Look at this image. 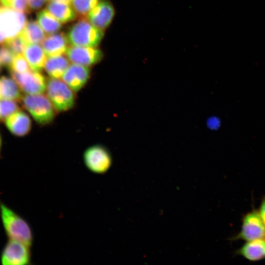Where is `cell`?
<instances>
[{
  "label": "cell",
  "mask_w": 265,
  "mask_h": 265,
  "mask_svg": "<svg viewBox=\"0 0 265 265\" xmlns=\"http://www.w3.org/2000/svg\"><path fill=\"white\" fill-rule=\"evenodd\" d=\"M250 262H258L265 259V238L257 239L246 242L236 252Z\"/></svg>",
  "instance_id": "cell-14"
},
{
  "label": "cell",
  "mask_w": 265,
  "mask_h": 265,
  "mask_svg": "<svg viewBox=\"0 0 265 265\" xmlns=\"http://www.w3.org/2000/svg\"><path fill=\"white\" fill-rule=\"evenodd\" d=\"M20 110L15 101L0 99V122L3 121L13 113Z\"/></svg>",
  "instance_id": "cell-23"
},
{
  "label": "cell",
  "mask_w": 265,
  "mask_h": 265,
  "mask_svg": "<svg viewBox=\"0 0 265 265\" xmlns=\"http://www.w3.org/2000/svg\"><path fill=\"white\" fill-rule=\"evenodd\" d=\"M5 121L8 130L17 136L27 134L31 128V121L29 116L20 110L10 115Z\"/></svg>",
  "instance_id": "cell-13"
},
{
  "label": "cell",
  "mask_w": 265,
  "mask_h": 265,
  "mask_svg": "<svg viewBox=\"0 0 265 265\" xmlns=\"http://www.w3.org/2000/svg\"><path fill=\"white\" fill-rule=\"evenodd\" d=\"M22 98L20 87L14 79L5 76L0 78V99L21 101Z\"/></svg>",
  "instance_id": "cell-20"
},
{
  "label": "cell",
  "mask_w": 265,
  "mask_h": 265,
  "mask_svg": "<svg viewBox=\"0 0 265 265\" xmlns=\"http://www.w3.org/2000/svg\"><path fill=\"white\" fill-rule=\"evenodd\" d=\"M90 75L89 67L73 63L62 75V80L74 92H78L87 83Z\"/></svg>",
  "instance_id": "cell-12"
},
{
  "label": "cell",
  "mask_w": 265,
  "mask_h": 265,
  "mask_svg": "<svg viewBox=\"0 0 265 265\" xmlns=\"http://www.w3.org/2000/svg\"><path fill=\"white\" fill-rule=\"evenodd\" d=\"M27 23L25 13L0 6V45L19 36Z\"/></svg>",
  "instance_id": "cell-3"
},
{
  "label": "cell",
  "mask_w": 265,
  "mask_h": 265,
  "mask_svg": "<svg viewBox=\"0 0 265 265\" xmlns=\"http://www.w3.org/2000/svg\"><path fill=\"white\" fill-rule=\"evenodd\" d=\"M30 246L17 240L9 239L0 254L2 265H29L31 259Z\"/></svg>",
  "instance_id": "cell-7"
},
{
  "label": "cell",
  "mask_w": 265,
  "mask_h": 265,
  "mask_svg": "<svg viewBox=\"0 0 265 265\" xmlns=\"http://www.w3.org/2000/svg\"><path fill=\"white\" fill-rule=\"evenodd\" d=\"M20 36L26 45L41 43L46 37L42 27L34 21L26 23Z\"/></svg>",
  "instance_id": "cell-19"
},
{
  "label": "cell",
  "mask_w": 265,
  "mask_h": 265,
  "mask_svg": "<svg viewBox=\"0 0 265 265\" xmlns=\"http://www.w3.org/2000/svg\"><path fill=\"white\" fill-rule=\"evenodd\" d=\"M1 145H2L1 138L0 135V158H1Z\"/></svg>",
  "instance_id": "cell-31"
},
{
  "label": "cell",
  "mask_w": 265,
  "mask_h": 265,
  "mask_svg": "<svg viewBox=\"0 0 265 265\" xmlns=\"http://www.w3.org/2000/svg\"><path fill=\"white\" fill-rule=\"evenodd\" d=\"M46 91L55 111H67L75 105L74 91L59 79H49L47 80Z\"/></svg>",
  "instance_id": "cell-5"
},
{
  "label": "cell",
  "mask_w": 265,
  "mask_h": 265,
  "mask_svg": "<svg viewBox=\"0 0 265 265\" xmlns=\"http://www.w3.org/2000/svg\"><path fill=\"white\" fill-rule=\"evenodd\" d=\"M10 74L20 88L27 94H41L46 91L47 80L40 72L30 70L18 73L10 71Z\"/></svg>",
  "instance_id": "cell-9"
},
{
  "label": "cell",
  "mask_w": 265,
  "mask_h": 265,
  "mask_svg": "<svg viewBox=\"0 0 265 265\" xmlns=\"http://www.w3.org/2000/svg\"><path fill=\"white\" fill-rule=\"evenodd\" d=\"M48 0H28L30 11H35L41 9Z\"/></svg>",
  "instance_id": "cell-28"
},
{
  "label": "cell",
  "mask_w": 265,
  "mask_h": 265,
  "mask_svg": "<svg viewBox=\"0 0 265 265\" xmlns=\"http://www.w3.org/2000/svg\"><path fill=\"white\" fill-rule=\"evenodd\" d=\"M41 44L48 57L59 55L65 53L68 42L67 36L60 32L48 35Z\"/></svg>",
  "instance_id": "cell-15"
},
{
  "label": "cell",
  "mask_w": 265,
  "mask_h": 265,
  "mask_svg": "<svg viewBox=\"0 0 265 265\" xmlns=\"http://www.w3.org/2000/svg\"><path fill=\"white\" fill-rule=\"evenodd\" d=\"M23 55L31 70L40 72L44 68L47 56L42 47L38 44L27 45Z\"/></svg>",
  "instance_id": "cell-16"
},
{
  "label": "cell",
  "mask_w": 265,
  "mask_h": 265,
  "mask_svg": "<svg viewBox=\"0 0 265 265\" xmlns=\"http://www.w3.org/2000/svg\"><path fill=\"white\" fill-rule=\"evenodd\" d=\"M66 36L72 46L96 48L104 36V31L81 19L70 28Z\"/></svg>",
  "instance_id": "cell-2"
},
{
  "label": "cell",
  "mask_w": 265,
  "mask_h": 265,
  "mask_svg": "<svg viewBox=\"0 0 265 265\" xmlns=\"http://www.w3.org/2000/svg\"><path fill=\"white\" fill-rule=\"evenodd\" d=\"M83 160L86 167L96 174H104L110 167L112 157L104 146L96 144L87 148L83 154Z\"/></svg>",
  "instance_id": "cell-8"
},
{
  "label": "cell",
  "mask_w": 265,
  "mask_h": 265,
  "mask_svg": "<svg viewBox=\"0 0 265 265\" xmlns=\"http://www.w3.org/2000/svg\"><path fill=\"white\" fill-rule=\"evenodd\" d=\"M36 18L38 23L47 35L57 32L62 27L61 23L46 9L38 12Z\"/></svg>",
  "instance_id": "cell-21"
},
{
  "label": "cell",
  "mask_w": 265,
  "mask_h": 265,
  "mask_svg": "<svg viewBox=\"0 0 265 265\" xmlns=\"http://www.w3.org/2000/svg\"><path fill=\"white\" fill-rule=\"evenodd\" d=\"M46 9L61 23L64 24L75 20L76 13L71 4L51 0Z\"/></svg>",
  "instance_id": "cell-17"
},
{
  "label": "cell",
  "mask_w": 265,
  "mask_h": 265,
  "mask_svg": "<svg viewBox=\"0 0 265 265\" xmlns=\"http://www.w3.org/2000/svg\"><path fill=\"white\" fill-rule=\"evenodd\" d=\"M21 100L25 108L38 124L46 125L54 119L55 110L47 96L27 94Z\"/></svg>",
  "instance_id": "cell-4"
},
{
  "label": "cell",
  "mask_w": 265,
  "mask_h": 265,
  "mask_svg": "<svg viewBox=\"0 0 265 265\" xmlns=\"http://www.w3.org/2000/svg\"><path fill=\"white\" fill-rule=\"evenodd\" d=\"M70 65L69 60L63 55L48 56L44 69L52 78L60 79Z\"/></svg>",
  "instance_id": "cell-18"
},
{
  "label": "cell",
  "mask_w": 265,
  "mask_h": 265,
  "mask_svg": "<svg viewBox=\"0 0 265 265\" xmlns=\"http://www.w3.org/2000/svg\"><path fill=\"white\" fill-rule=\"evenodd\" d=\"M65 53L72 63L88 67L99 62L104 55L99 49L79 46L67 47Z\"/></svg>",
  "instance_id": "cell-10"
},
{
  "label": "cell",
  "mask_w": 265,
  "mask_h": 265,
  "mask_svg": "<svg viewBox=\"0 0 265 265\" xmlns=\"http://www.w3.org/2000/svg\"><path fill=\"white\" fill-rule=\"evenodd\" d=\"M15 55L7 46H2L0 48V64L9 67Z\"/></svg>",
  "instance_id": "cell-27"
},
{
  "label": "cell",
  "mask_w": 265,
  "mask_h": 265,
  "mask_svg": "<svg viewBox=\"0 0 265 265\" xmlns=\"http://www.w3.org/2000/svg\"><path fill=\"white\" fill-rule=\"evenodd\" d=\"M115 14L109 0H100L88 13L86 19L94 26L104 30L110 24Z\"/></svg>",
  "instance_id": "cell-11"
},
{
  "label": "cell",
  "mask_w": 265,
  "mask_h": 265,
  "mask_svg": "<svg viewBox=\"0 0 265 265\" xmlns=\"http://www.w3.org/2000/svg\"><path fill=\"white\" fill-rule=\"evenodd\" d=\"M0 216L9 239L21 241L30 246L33 242L32 230L27 222L0 200Z\"/></svg>",
  "instance_id": "cell-1"
},
{
  "label": "cell",
  "mask_w": 265,
  "mask_h": 265,
  "mask_svg": "<svg viewBox=\"0 0 265 265\" xmlns=\"http://www.w3.org/2000/svg\"><path fill=\"white\" fill-rule=\"evenodd\" d=\"M9 68L10 71L18 73H23L31 70L22 54H17L15 56Z\"/></svg>",
  "instance_id": "cell-24"
},
{
  "label": "cell",
  "mask_w": 265,
  "mask_h": 265,
  "mask_svg": "<svg viewBox=\"0 0 265 265\" xmlns=\"http://www.w3.org/2000/svg\"><path fill=\"white\" fill-rule=\"evenodd\" d=\"M99 0H71V5L80 17H86L88 13L95 6Z\"/></svg>",
  "instance_id": "cell-22"
},
{
  "label": "cell",
  "mask_w": 265,
  "mask_h": 265,
  "mask_svg": "<svg viewBox=\"0 0 265 265\" xmlns=\"http://www.w3.org/2000/svg\"><path fill=\"white\" fill-rule=\"evenodd\" d=\"M51 0L60 1V2H65L67 3H70V4L71 1V0Z\"/></svg>",
  "instance_id": "cell-30"
},
{
  "label": "cell",
  "mask_w": 265,
  "mask_h": 265,
  "mask_svg": "<svg viewBox=\"0 0 265 265\" xmlns=\"http://www.w3.org/2000/svg\"><path fill=\"white\" fill-rule=\"evenodd\" d=\"M263 238H265V225L258 211L253 209L242 217L240 231L230 240L248 241Z\"/></svg>",
  "instance_id": "cell-6"
},
{
  "label": "cell",
  "mask_w": 265,
  "mask_h": 265,
  "mask_svg": "<svg viewBox=\"0 0 265 265\" xmlns=\"http://www.w3.org/2000/svg\"><path fill=\"white\" fill-rule=\"evenodd\" d=\"M0 2L5 6L25 13H29L30 12L28 0H1Z\"/></svg>",
  "instance_id": "cell-25"
},
{
  "label": "cell",
  "mask_w": 265,
  "mask_h": 265,
  "mask_svg": "<svg viewBox=\"0 0 265 265\" xmlns=\"http://www.w3.org/2000/svg\"><path fill=\"white\" fill-rule=\"evenodd\" d=\"M15 55L22 54L26 46L20 35L9 41L5 45Z\"/></svg>",
  "instance_id": "cell-26"
},
{
  "label": "cell",
  "mask_w": 265,
  "mask_h": 265,
  "mask_svg": "<svg viewBox=\"0 0 265 265\" xmlns=\"http://www.w3.org/2000/svg\"><path fill=\"white\" fill-rule=\"evenodd\" d=\"M258 212L263 222L265 225V196L261 200Z\"/></svg>",
  "instance_id": "cell-29"
},
{
  "label": "cell",
  "mask_w": 265,
  "mask_h": 265,
  "mask_svg": "<svg viewBox=\"0 0 265 265\" xmlns=\"http://www.w3.org/2000/svg\"></svg>",
  "instance_id": "cell-32"
}]
</instances>
